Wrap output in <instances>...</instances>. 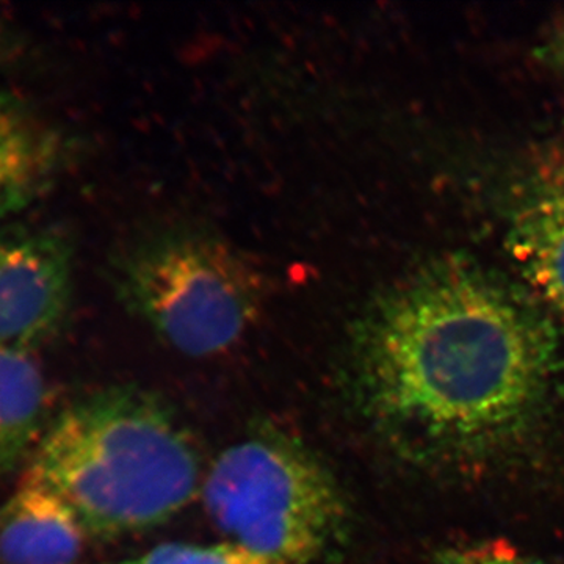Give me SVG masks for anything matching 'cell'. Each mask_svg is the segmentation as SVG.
<instances>
[{"mask_svg": "<svg viewBox=\"0 0 564 564\" xmlns=\"http://www.w3.org/2000/svg\"><path fill=\"white\" fill-rule=\"evenodd\" d=\"M367 413L423 455L467 458L529 432L551 392L555 322L530 292L440 259L369 307L352 343Z\"/></svg>", "mask_w": 564, "mask_h": 564, "instance_id": "obj_1", "label": "cell"}, {"mask_svg": "<svg viewBox=\"0 0 564 564\" xmlns=\"http://www.w3.org/2000/svg\"><path fill=\"white\" fill-rule=\"evenodd\" d=\"M28 475L62 497L87 534L115 538L184 510L198 491L199 459L161 400L107 389L47 426Z\"/></svg>", "mask_w": 564, "mask_h": 564, "instance_id": "obj_2", "label": "cell"}, {"mask_svg": "<svg viewBox=\"0 0 564 564\" xmlns=\"http://www.w3.org/2000/svg\"><path fill=\"white\" fill-rule=\"evenodd\" d=\"M202 491L226 541L276 564L315 562L347 527L333 475L302 444L278 434H258L221 452Z\"/></svg>", "mask_w": 564, "mask_h": 564, "instance_id": "obj_3", "label": "cell"}, {"mask_svg": "<svg viewBox=\"0 0 564 564\" xmlns=\"http://www.w3.org/2000/svg\"><path fill=\"white\" fill-rule=\"evenodd\" d=\"M122 302L188 356L228 350L258 314L263 282L228 243L199 231H166L126 251L115 269Z\"/></svg>", "mask_w": 564, "mask_h": 564, "instance_id": "obj_4", "label": "cell"}, {"mask_svg": "<svg viewBox=\"0 0 564 564\" xmlns=\"http://www.w3.org/2000/svg\"><path fill=\"white\" fill-rule=\"evenodd\" d=\"M73 292V259L63 237L0 232V348L32 351L61 328Z\"/></svg>", "mask_w": 564, "mask_h": 564, "instance_id": "obj_5", "label": "cell"}, {"mask_svg": "<svg viewBox=\"0 0 564 564\" xmlns=\"http://www.w3.org/2000/svg\"><path fill=\"white\" fill-rule=\"evenodd\" d=\"M507 247L530 293L564 326V158L540 163L522 181Z\"/></svg>", "mask_w": 564, "mask_h": 564, "instance_id": "obj_6", "label": "cell"}, {"mask_svg": "<svg viewBox=\"0 0 564 564\" xmlns=\"http://www.w3.org/2000/svg\"><path fill=\"white\" fill-rule=\"evenodd\" d=\"M63 155L58 133L21 96L0 87V223L50 191Z\"/></svg>", "mask_w": 564, "mask_h": 564, "instance_id": "obj_7", "label": "cell"}, {"mask_svg": "<svg viewBox=\"0 0 564 564\" xmlns=\"http://www.w3.org/2000/svg\"><path fill=\"white\" fill-rule=\"evenodd\" d=\"M85 536L68 503L29 475L0 507V564H76Z\"/></svg>", "mask_w": 564, "mask_h": 564, "instance_id": "obj_8", "label": "cell"}, {"mask_svg": "<svg viewBox=\"0 0 564 564\" xmlns=\"http://www.w3.org/2000/svg\"><path fill=\"white\" fill-rule=\"evenodd\" d=\"M50 392L31 351L0 348V475L10 473L43 440Z\"/></svg>", "mask_w": 564, "mask_h": 564, "instance_id": "obj_9", "label": "cell"}, {"mask_svg": "<svg viewBox=\"0 0 564 564\" xmlns=\"http://www.w3.org/2000/svg\"><path fill=\"white\" fill-rule=\"evenodd\" d=\"M111 564H276L272 560L247 551L240 545L229 543L162 544L151 549L147 554L122 560Z\"/></svg>", "mask_w": 564, "mask_h": 564, "instance_id": "obj_10", "label": "cell"}, {"mask_svg": "<svg viewBox=\"0 0 564 564\" xmlns=\"http://www.w3.org/2000/svg\"><path fill=\"white\" fill-rule=\"evenodd\" d=\"M437 564H554L522 554L503 541L454 545L437 554Z\"/></svg>", "mask_w": 564, "mask_h": 564, "instance_id": "obj_11", "label": "cell"}, {"mask_svg": "<svg viewBox=\"0 0 564 564\" xmlns=\"http://www.w3.org/2000/svg\"><path fill=\"white\" fill-rule=\"evenodd\" d=\"M21 50V39L17 29L0 13V66L13 62Z\"/></svg>", "mask_w": 564, "mask_h": 564, "instance_id": "obj_12", "label": "cell"}, {"mask_svg": "<svg viewBox=\"0 0 564 564\" xmlns=\"http://www.w3.org/2000/svg\"><path fill=\"white\" fill-rule=\"evenodd\" d=\"M551 54L556 66L564 73V20L562 24L555 29L554 39H552L551 44Z\"/></svg>", "mask_w": 564, "mask_h": 564, "instance_id": "obj_13", "label": "cell"}]
</instances>
